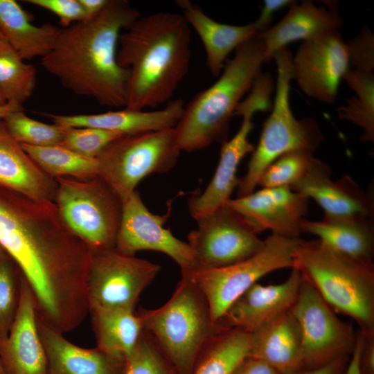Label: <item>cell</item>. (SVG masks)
<instances>
[{
  "label": "cell",
  "mask_w": 374,
  "mask_h": 374,
  "mask_svg": "<svg viewBox=\"0 0 374 374\" xmlns=\"http://www.w3.org/2000/svg\"><path fill=\"white\" fill-rule=\"evenodd\" d=\"M0 244L28 284L39 319L63 334L82 323L92 252L65 225L53 202L0 187Z\"/></svg>",
  "instance_id": "6da1fadb"
},
{
  "label": "cell",
  "mask_w": 374,
  "mask_h": 374,
  "mask_svg": "<svg viewBox=\"0 0 374 374\" xmlns=\"http://www.w3.org/2000/svg\"><path fill=\"white\" fill-rule=\"evenodd\" d=\"M140 17L125 0H109L96 16L60 29L40 64L73 93L125 107L129 71L117 60L119 37Z\"/></svg>",
  "instance_id": "7a4b0ae2"
},
{
  "label": "cell",
  "mask_w": 374,
  "mask_h": 374,
  "mask_svg": "<svg viewBox=\"0 0 374 374\" xmlns=\"http://www.w3.org/2000/svg\"><path fill=\"white\" fill-rule=\"evenodd\" d=\"M191 28L182 15L139 17L119 37L117 60L128 70L125 108L144 110L170 101L187 75Z\"/></svg>",
  "instance_id": "3957f363"
},
{
  "label": "cell",
  "mask_w": 374,
  "mask_h": 374,
  "mask_svg": "<svg viewBox=\"0 0 374 374\" xmlns=\"http://www.w3.org/2000/svg\"><path fill=\"white\" fill-rule=\"evenodd\" d=\"M265 62L264 45L259 34L235 49L215 82L197 93L184 106L175 127L181 151L199 150L228 140L235 109Z\"/></svg>",
  "instance_id": "277c9868"
},
{
  "label": "cell",
  "mask_w": 374,
  "mask_h": 374,
  "mask_svg": "<svg viewBox=\"0 0 374 374\" xmlns=\"http://www.w3.org/2000/svg\"><path fill=\"white\" fill-rule=\"evenodd\" d=\"M335 312L352 318L364 337L374 336V265L344 255L319 239L300 240L293 265Z\"/></svg>",
  "instance_id": "5b68a950"
},
{
  "label": "cell",
  "mask_w": 374,
  "mask_h": 374,
  "mask_svg": "<svg viewBox=\"0 0 374 374\" xmlns=\"http://www.w3.org/2000/svg\"><path fill=\"white\" fill-rule=\"evenodd\" d=\"M136 313L175 374H192L207 343L226 328L213 321L206 299L184 276L163 305Z\"/></svg>",
  "instance_id": "8992f818"
},
{
  "label": "cell",
  "mask_w": 374,
  "mask_h": 374,
  "mask_svg": "<svg viewBox=\"0 0 374 374\" xmlns=\"http://www.w3.org/2000/svg\"><path fill=\"white\" fill-rule=\"evenodd\" d=\"M273 58L276 63L277 79L271 112L265 121L258 145L251 152L247 172L240 179L237 197L253 192L263 172L280 156L293 150L314 152L323 140L314 119H297L292 112L290 89L293 70L290 50L283 47L274 53Z\"/></svg>",
  "instance_id": "52a82bcc"
},
{
  "label": "cell",
  "mask_w": 374,
  "mask_h": 374,
  "mask_svg": "<svg viewBox=\"0 0 374 374\" xmlns=\"http://www.w3.org/2000/svg\"><path fill=\"white\" fill-rule=\"evenodd\" d=\"M54 203L68 229L92 253L115 248L123 201L99 176L88 180L57 177Z\"/></svg>",
  "instance_id": "ba28073f"
},
{
  "label": "cell",
  "mask_w": 374,
  "mask_h": 374,
  "mask_svg": "<svg viewBox=\"0 0 374 374\" xmlns=\"http://www.w3.org/2000/svg\"><path fill=\"white\" fill-rule=\"evenodd\" d=\"M180 152L175 127L125 134L97 157L98 176L123 201L145 177L171 170Z\"/></svg>",
  "instance_id": "9c48e42d"
},
{
  "label": "cell",
  "mask_w": 374,
  "mask_h": 374,
  "mask_svg": "<svg viewBox=\"0 0 374 374\" xmlns=\"http://www.w3.org/2000/svg\"><path fill=\"white\" fill-rule=\"evenodd\" d=\"M300 238L271 234L263 247L251 257L226 267L194 269L188 277L208 303L212 320L217 323L229 307L247 290L273 271L292 267L295 249Z\"/></svg>",
  "instance_id": "30bf717a"
},
{
  "label": "cell",
  "mask_w": 374,
  "mask_h": 374,
  "mask_svg": "<svg viewBox=\"0 0 374 374\" xmlns=\"http://www.w3.org/2000/svg\"><path fill=\"white\" fill-rule=\"evenodd\" d=\"M273 91L270 82L258 78L253 83L247 96L238 105L235 114L242 117L240 129L231 139L221 144L217 166L206 189L188 199L189 211L195 220L208 215L231 199V195L240 182L237 176L238 166L255 148L248 139L254 126L253 116L258 111L271 109Z\"/></svg>",
  "instance_id": "8fae6325"
},
{
  "label": "cell",
  "mask_w": 374,
  "mask_h": 374,
  "mask_svg": "<svg viewBox=\"0 0 374 374\" xmlns=\"http://www.w3.org/2000/svg\"><path fill=\"white\" fill-rule=\"evenodd\" d=\"M161 270L159 265L116 248L92 253L87 281L89 312L134 311L142 292Z\"/></svg>",
  "instance_id": "7c38bea8"
},
{
  "label": "cell",
  "mask_w": 374,
  "mask_h": 374,
  "mask_svg": "<svg viewBox=\"0 0 374 374\" xmlns=\"http://www.w3.org/2000/svg\"><path fill=\"white\" fill-rule=\"evenodd\" d=\"M290 312L301 331L304 371L352 355L357 339L352 325L339 319L314 287L303 278Z\"/></svg>",
  "instance_id": "4fadbf2b"
},
{
  "label": "cell",
  "mask_w": 374,
  "mask_h": 374,
  "mask_svg": "<svg viewBox=\"0 0 374 374\" xmlns=\"http://www.w3.org/2000/svg\"><path fill=\"white\" fill-rule=\"evenodd\" d=\"M195 220L197 228L188 235L195 269L231 265L251 257L264 246L251 224L226 204Z\"/></svg>",
  "instance_id": "5bb4252c"
},
{
  "label": "cell",
  "mask_w": 374,
  "mask_h": 374,
  "mask_svg": "<svg viewBox=\"0 0 374 374\" xmlns=\"http://www.w3.org/2000/svg\"><path fill=\"white\" fill-rule=\"evenodd\" d=\"M169 213H151L136 190L123 201L121 224L115 248L120 252L135 256L141 250L163 253L180 267L181 273L196 269L193 252L188 244L177 238L163 224Z\"/></svg>",
  "instance_id": "9a60e30c"
},
{
  "label": "cell",
  "mask_w": 374,
  "mask_h": 374,
  "mask_svg": "<svg viewBox=\"0 0 374 374\" xmlns=\"http://www.w3.org/2000/svg\"><path fill=\"white\" fill-rule=\"evenodd\" d=\"M348 67L347 44L339 30L303 41L292 56L293 79L307 96L326 103L336 100Z\"/></svg>",
  "instance_id": "2e32d148"
},
{
  "label": "cell",
  "mask_w": 374,
  "mask_h": 374,
  "mask_svg": "<svg viewBox=\"0 0 374 374\" xmlns=\"http://www.w3.org/2000/svg\"><path fill=\"white\" fill-rule=\"evenodd\" d=\"M309 199L290 186L262 188L226 204L242 215L258 233L270 230L272 234L300 238V225L308 211Z\"/></svg>",
  "instance_id": "e0dca14e"
},
{
  "label": "cell",
  "mask_w": 374,
  "mask_h": 374,
  "mask_svg": "<svg viewBox=\"0 0 374 374\" xmlns=\"http://www.w3.org/2000/svg\"><path fill=\"white\" fill-rule=\"evenodd\" d=\"M290 188L314 199L325 215L373 218V189L366 192L349 175L332 179L329 166L318 159H313L303 176Z\"/></svg>",
  "instance_id": "ac0fdd59"
},
{
  "label": "cell",
  "mask_w": 374,
  "mask_h": 374,
  "mask_svg": "<svg viewBox=\"0 0 374 374\" xmlns=\"http://www.w3.org/2000/svg\"><path fill=\"white\" fill-rule=\"evenodd\" d=\"M301 283L302 276L295 268L282 283H256L229 307L217 323L226 328L254 333L292 308Z\"/></svg>",
  "instance_id": "d6986e66"
},
{
  "label": "cell",
  "mask_w": 374,
  "mask_h": 374,
  "mask_svg": "<svg viewBox=\"0 0 374 374\" xmlns=\"http://www.w3.org/2000/svg\"><path fill=\"white\" fill-rule=\"evenodd\" d=\"M19 279L17 312L8 337L0 346V358L7 374H48L35 298L21 274Z\"/></svg>",
  "instance_id": "ffe728a7"
},
{
  "label": "cell",
  "mask_w": 374,
  "mask_h": 374,
  "mask_svg": "<svg viewBox=\"0 0 374 374\" xmlns=\"http://www.w3.org/2000/svg\"><path fill=\"white\" fill-rule=\"evenodd\" d=\"M184 106V100L179 98L169 101L164 108L149 112L125 108L95 114H41L61 127H93L125 135L174 128Z\"/></svg>",
  "instance_id": "44dd1931"
},
{
  "label": "cell",
  "mask_w": 374,
  "mask_h": 374,
  "mask_svg": "<svg viewBox=\"0 0 374 374\" xmlns=\"http://www.w3.org/2000/svg\"><path fill=\"white\" fill-rule=\"evenodd\" d=\"M343 19L335 8L318 7L312 1H293L284 17L259 34L265 49V61L269 62L279 49L297 40L307 41L332 30H339Z\"/></svg>",
  "instance_id": "7402d4cb"
},
{
  "label": "cell",
  "mask_w": 374,
  "mask_h": 374,
  "mask_svg": "<svg viewBox=\"0 0 374 374\" xmlns=\"http://www.w3.org/2000/svg\"><path fill=\"white\" fill-rule=\"evenodd\" d=\"M0 187L36 202H53L55 179L44 172L0 121Z\"/></svg>",
  "instance_id": "603a6c76"
},
{
  "label": "cell",
  "mask_w": 374,
  "mask_h": 374,
  "mask_svg": "<svg viewBox=\"0 0 374 374\" xmlns=\"http://www.w3.org/2000/svg\"><path fill=\"white\" fill-rule=\"evenodd\" d=\"M249 357L264 362L279 374L304 371L301 331L290 310L251 334Z\"/></svg>",
  "instance_id": "cb8c5ba5"
},
{
  "label": "cell",
  "mask_w": 374,
  "mask_h": 374,
  "mask_svg": "<svg viewBox=\"0 0 374 374\" xmlns=\"http://www.w3.org/2000/svg\"><path fill=\"white\" fill-rule=\"evenodd\" d=\"M182 15L199 37L206 52V65L213 76L218 77L226 59L233 51L257 34L255 22L235 26L217 22L188 0H177Z\"/></svg>",
  "instance_id": "d4e9b609"
},
{
  "label": "cell",
  "mask_w": 374,
  "mask_h": 374,
  "mask_svg": "<svg viewBox=\"0 0 374 374\" xmlns=\"http://www.w3.org/2000/svg\"><path fill=\"white\" fill-rule=\"evenodd\" d=\"M37 326L51 374H119L124 366L98 348L73 344L38 317Z\"/></svg>",
  "instance_id": "484cf974"
},
{
  "label": "cell",
  "mask_w": 374,
  "mask_h": 374,
  "mask_svg": "<svg viewBox=\"0 0 374 374\" xmlns=\"http://www.w3.org/2000/svg\"><path fill=\"white\" fill-rule=\"evenodd\" d=\"M301 232L317 236L333 249L351 258L373 261L374 255L373 218L357 216L333 217L322 220H303Z\"/></svg>",
  "instance_id": "4316f807"
},
{
  "label": "cell",
  "mask_w": 374,
  "mask_h": 374,
  "mask_svg": "<svg viewBox=\"0 0 374 374\" xmlns=\"http://www.w3.org/2000/svg\"><path fill=\"white\" fill-rule=\"evenodd\" d=\"M60 31L49 23L34 25L16 1L0 0V32L23 60L48 55Z\"/></svg>",
  "instance_id": "83f0119b"
},
{
  "label": "cell",
  "mask_w": 374,
  "mask_h": 374,
  "mask_svg": "<svg viewBox=\"0 0 374 374\" xmlns=\"http://www.w3.org/2000/svg\"><path fill=\"white\" fill-rule=\"evenodd\" d=\"M89 312L96 348L124 364L143 332L139 316L127 310H95Z\"/></svg>",
  "instance_id": "f1b7e54d"
},
{
  "label": "cell",
  "mask_w": 374,
  "mask_h": 374,
  "mask_svg": "<svg viewBox=\"0 0 374 374\" xmlns=\"http://www.w3.org/2000/svg\"><path fill=\"white\" fill-rule=\"evenodd\" d=\"M251 346V333L224 328L204 348L192 374H231L249 356Z\"/></svg>",
  "instance_id": "f546056e"
},
{
  "label": "cell",
  "mask_w": 374,
  "mask_h": 374,
  "mask_svg": "<svg viewBox=\"0 0 374 374\" xmlns=\"http://www.w3.org/2000/svg\"><path fill=\"white\" fill-rule=\"evenodd\" d=\"M355 96L337 109L341 120L352 122L361 127V141H374V73L373 71L348 67L344 76Z\"/></svg>",
  "instance_id": "4dcf8cb0"
},
{
  "label": "cell",
  "mask_w": 374,
  "mask_h": 374,
  "mask_svg": "<svg viewBox=\"0 0 374 374\" xmlns=\"http://www.w3.org/2000/svg\"><path fill=\"white\" fill-rule=\"evenodd\" d=\"M21 145L37 166L54 179L69 176L79 180H88L98 176L97 158L83 157L60 145Z\"/></svg>",
  "instance_id": "1f68e13d"
},
{
  "label": "cell",
  "mask_w": 374,
  "mask_h": 374,
  "mask_svg": "<svg viewBox=\"0 0 374 374\" xmlns=\"http://www.w3.org/2000/svg\"><path fill=\"white\" fill-rule=\"evenodd\" d=\"M35 67L24 62L6 39L0 41V90L7 103L23 105L36 84Z\"/></svg>",
  "instance_id": "d6a6232c"
},
{
  "label": "cell",
  "mask_w": 374,
  "mask_h": 374,
  "mask_svg": "<svg viewBox=\"0 0 374 374\" xmlns=\"http://www.w3.org/2000/svg\"><path fill=\"white\" fill-rule=\"evenodd\" d=\"M3 122L10 135L20 144L33 146L58 145L64 135V127L33 119L25 114L24 109L10 114Z\"/></svg>",
  "instance_id": "836d02e7"
},
{
  "label": "cell",
  "mask_w": 374,
  "mask_h": 374,
  "mask_svg": "<svg viewBox=\"0 0 374 374\" xmlns=\"http://www.w3.org/2000/svg\"><path fill=\"white\" fill-rule=\"evenodd\" d=\"M314 159V152L308 150L286 152L265 169L258 186L261 188L291 187L303 176Z\"/></svg>",
  "instance_id": "e575fe53"
},
{
  "label": "cell",
  "mask_w": 374,
  "mask_h": 374,
  "mask_svg": "<svg viewBox=\"0 0 374 374\" xmlns=\"http://www.w3.org/2000/svg\"><path fill=\"white\" fill-rule=\"evenodd\" d=\"M19 276L17 267L6 253L0 257V346L8 337L17 312Z\"/></svg>",
  "instance_id": "d590c367"
},
{
  "label": "cell",
  "mask_w": 374,
  "mask_h": 374,
  "mask_svg": "<svg viewBox=\"0 0 374 374\" xmlns=\"http://www.w3.org/2000/svg\"><path fill=\"white\" fill-rule=\"evenodd\" d=\"M124 134L93 127H64L60 145L80 155L96 159L105 148Z\"/></svg>",
  "instance_id": "8d00e7d4"
},
{
  "label": "cell",
  "mask_w": 374,
  "mask_h": 374,
  "mask_svg": "<svg viewBox=\"0 0 374 374\" xmlns=\"http://www.w3.org/2000/svg\"><path fill=\"white\" fill-rule=\"evenodd\" d=\"M121 374H175L151 337L143 330Z\"/></svg>",
  "instance_id": "74e56055"
},
{
  "label": "cell",
  "mask_w": 374,
  "mask_h": 374,
  "mask_svg": "<svg viewBox=\"0 0 374 374\" xmlns=\"http://www.w3.org/2000/svg\"><path fill=\"white\" fill-rule=\"evenodd\" d=\"M346 44L349 67L374 71V35L367 26Z\"/></svg>",
  "instance_id": "f35d334b"
},
{
  "label": "cell",
  "mask_w": 374,
  "mask_h": 374,
  "mask_svg": "<svg viewBox=\"0 0 374 374\" xmlns=\"http://www.w3.org/2000/svg\"><path fill=\"white\" fill-rule=\"evenodd\" d=\"M30 4L44 8L57 15L63 28L87 19L79 0H26Z\"/></svg>",
  "instance_id": "ab89813d"
},
{
  "label": "cell",
  "mask_w": 374,
  "mask_h": 374,
  "mask_svg": "<svg viewBox=\"0 0 374 374\" xmlns=\"http://www.w3.org/2000/svg\"><path fill=\"white\" fill-rule=\"evenodd\" d=\"M293 1L290 0H265L260 14L254 21L258 29L259 34L270 28V23L276 12L290 6Z\"/></svg>",
  "instance_id": "60d3db41"
},
{
  "label": "cell",
  "mask_w": 374,
  "mask_h": 374,
  "mask_svg": "<svg viewBox=\"0 0 374 374\" xmlns=\"http://www.w3.org/2000/svg\"><path fill=\"white\" fill-rule=\"evenodd\" d=\"M231 374H279L264 362L251 357L244 359Z\"/></svg>",
  "instance_id": "b9f144b4"
},
{
  "label": "cell",
  "mask_w": 374,
  "mask_h": 374,
  "mask_svg": "<svg viewBox=\"0 0 374 374\" xmlns=\"http://www.w3.org/2000/svg\"><path fill=\"white\" fill-rule=\"evenodd\" d=\"M363 341L359 365L362 374H374V336L366 337Z\"/></svg>",
  "instance_id": "7bdbcfd3"
},
{
  "label": "cell",
  "mask_w": 374,
  "mask_h": 374,
  "mask_svg": "<svg viewBox=\"0 0 374 374\" xmlns=\"http://www.w3.org/2000/svg\"><path fill=\"white\" fill-rule=\"evenodd\" d=\"M350 356L341 357L323 366L302 371L296 374H344Z\"/></svg>",
  "instance_id": "ee69618b"
},
{
  "label": "cell",
  "mask_w": 374,
  "mask_h": 374,
  "mask_svg": "<svg viewBox=\"0 0 374 374\" xmlns=\"http://www.w3.org/2000/svg\"><path fill=\"white\" fill-rule=\"evenodd\" d=\"M363 341L362 335L357 333L356 344L354 350L350 357L347 368L344 374H362L360 370L359 359Z\"/></svg>",
  "instance_id": "f6af8a7d"
},
{
  "label": "cell",
  "mask_w": 374,
  "mask_h": 374,
  "mask_svg": "<svg viewBox=\"0 0 374 374\" xmlns=\"http://www.w3.org/2000/svg\"><path fill=\"white\" fill-rule=\"evenodd\" d=\"M109 0H79L87 19L98 15L107 6Z\"/></svg>",
  "instance_id": "bcb514c9"
},
{
  "label": "cell",
  "mask_w": 374,
  "mask_h": 374,
  "mask_svg": "<svg viewBox=\"0 0 374 374\" xmlns=\"http://www.w3.org/2000/svg\"><path fill=\"white\" fill-rule=\"evenodd\" d=\"M24 109L23 105L13 103H7L4 105H0V121L10 114Z\"/></svg>",
  "instance_id": "7dc6e473"
},
{
  "label": "cell",
  "mask_w": 374,
  "mask_h": 374,
  "mask_svg": "<svg viewBox=\"0 0 374 374\" xmlns=\"http://www.w3.org/2000/svg\"><path fill=\"white\" fill-rule=\"evenodd\" d=\"M6 103H7V101L0 90V105H4Z\"/></svg>",
  "instance_id": "c3c4849f"
},
{
  "label": "cell",
  "mask_w": 374,
  "mask_h": 374,
  "mask_svg": "<svg viewBox=\"0 0 374 374\" xmlns=\"http://www.w3.org/2000/svg\"><path fill=\"white\" fill-rule=\"evenodd\" d=\"M0 374H7L2 364L1 358H0Z\"/></svg>",
  "instance_id": "681fc988"
},
{
  "label": "cell",
  "mask_w": 374,
  "mask_h": 374,
  "mask_svg": "<svg viewBox=\"0 0 374 374\" xmlns=\"http://www.w3.org/2000/svg\"><path fill=\"white\" fill-rule=\"evenodd\" d=\"M6 252L0 244V257H1Z\"/></svg>",
  "instance_id": "f907efd6"
},
{
  "label": "cell",
  "mask_w": 374,
  "mask_h": 374,
  "mask_svg": "<svg viewBox=\"0 0 374 374\" xmlns=\"http://www.w3.org/2000/svg\"><path fill=\"white\" fill-rule=\"evenodd\" d=\"M3 39H4V37H3L2 34L0 32V41L3 40Z\"/></svg>",
  "instance_id": "816d5d0a"
}]
</instances>
